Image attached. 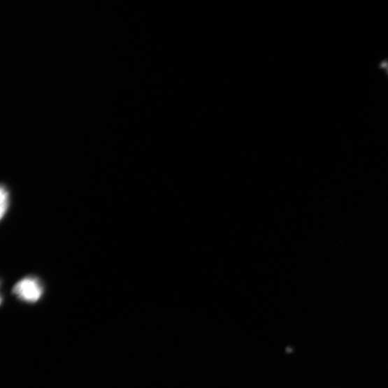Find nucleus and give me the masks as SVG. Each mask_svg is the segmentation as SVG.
I'll use <instances>...</instances> for the list:
<instances>
[{"label":"nucleus","instance_id":"1","mask_svg":"<svg viewBox=\"0 0 388 388\" xmlns=\"http://www.w3.org/2000/svg\"><path fill=\"white\" fill-rule=\"evenodd\" d=\"M13 292L24 302L36 303L41 298L43 287L37 278L26 277L15 284Z\"/></svg>","mask_w":388,"mask_h":388},{"label":"nucleus","instance_id":"2","mask_svg":"<svg viewBox=\"0 0 388 388\" xmlns=\"http://www.w3.org/2000/svg\"><path fill=\"white\" fill-rule=\"evenodd\" d=\"M9 193L7 189L3 186L1 187V218L3 219L5 215L6 214L8 207H9Z\"/></svg>","mask_w":388,"mask_h":388}]
</instances>
